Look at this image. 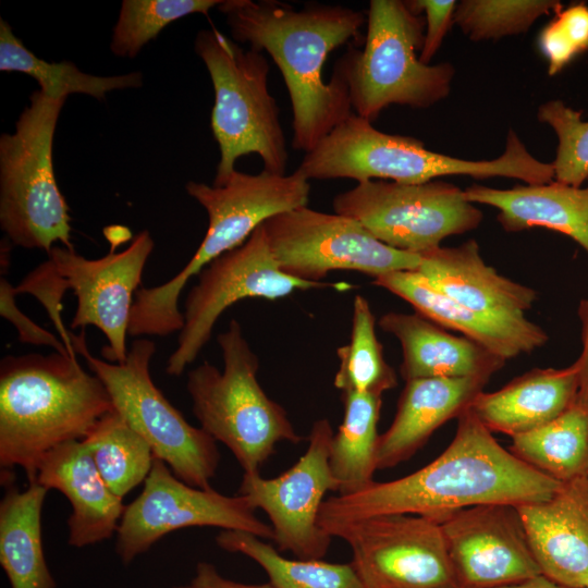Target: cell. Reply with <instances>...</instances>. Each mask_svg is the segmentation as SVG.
Masks as SVG:
<instances>
[{
  "label": "cell",
  "mask_w": 588,
  "mask_h": 588,
  "mask_svg": "<svg viewBox=\"0 0 588 588\" xmlns=\"http://www.w3.org/2000/svg\"><path fill=\"white\" fill-rule=\"evenodd\" d=\"M561 485L504 449L467 407L457 417L454 439L437 458L405 477L328 498L319 526L326 532L334 525L390 514L439 523L452 512L480 504L542 502Z\"/></svg>",
  "instance_id": "1"
},
{
  "label": "cell",
  "mask_w": 588,
  "mask_h": 588,
  "mask_svg": "<svg viewBox=\"0 0 588 588\" xmlns=\"http://www.w3.org/2000/svg\"><path fill=\"white\" fill-rule=\"evenodd\" d=\"M232 39L266 51L282 73L292 106V147L305 154L354 112L348 83L336 61L329 83L324 62L334 49L358 39L367 12L308 2L297 10L278 0H222Z\"/></svg>",
  "instance_id": "2"
},
{
  "label": "cell",
  "mask_w": 588,
  "mask_h": 588,
  "mask_svg": "<svg viewBox=\"0 0 588 588\" xmlns=\"http://www.w3.org/2000/svg\"><path fill=\"white\" fill-rule=\"evenodd\" d=\"M114 411L103 382L76 356L52 352L8 355L0 363V465L36 479L42 457L84 439Z\"/></svg>",
  "instance_id": "3"
},
{
  "label": "cell",
  "mask_w": 588,
  "mask_h": 588,
  "mask_svg": "<svg viewBox=\"0 0 588 588\" xmlns=\"http://www.w3.org/2000/svg\"><path fill=\"white\" fill-rule=\"evenodd\" d=\"M185 191L206 210L207 232L181 271L160 285L135 293L131 336H168L181 331L184 316L179 297L187 282L215 258L242 245L268 219L307 206L310 184L298 169L291 174L235 170L221 185L189 181Z\"/></svg>",
  "instance_id": "4"
},
{
  "label": "cell",
  "mask_w": 588,
  "mask_h": 588,
  "mask_svg": "<svg viewBox=\"0 0 588 588\" xmlns=\"http://www.w3.org/2000/svg\"><path fill=\"white\" fill-rule=\"evenodd\" d=\"M297 169L309 181L350 179L357 183L382 180L420 184L446 175H468L479 180L517 179L537 185L554 179L552 162L535 158L513 130L500 157L474 161L429 150L415 137L381 132L355 113L306 152Z\"/></svg>",
  "instance_id": "5"
},
{
  "label": "cell",
  "mask_w": 588,
  "mask_h": 588,
  "mask_svg": "<svg viewBox=\"0 0 588 588\" xmlns=\"http://www.w3.org/2000/svg\"><path fill=\"white\" fill-rule=\"evenodd\" d=\"M223 370L204 362L187 372L186 389L193 413L216 441L234 455L245 474H260L275 445L303 440L283 406L261 388L259 359L237 320L217 336Z\"/></svg>",
  "instance_id": "6"
},
{
  "label": "cell",
  "mask_w": 588,
  "mask_h": 588,
  "mask_svg": "<svg viewBox=\"0 0 588 588\" xmlns=\"http://www.w3.org/2000/svg\"><path fill=\"white\" fill-rule=\"evenodd\" d=\"M425 19L402 0H371L363 50L339 58L353 112L372 122L391 105L427 109L448 97L455 74L449 62L419 60Z\"/></svg>",
  "instance_id": "7"
},
{
  "label": "cell",
  "mask_w": 588,
  "mask_h": 588,
  "mask_svg": "<svg viewBox=\"0 0 588 588\" xmlns=\"http://www.w3.org/2000/svg\"><path fill=\"white\" fill-rule=\"evenodd\" d=\"M215 91L211 130L220 149L213 185L223 184L240 157L256 154L264 170L285 174L289 152L280 108L268 88L270 66L262 51L244 49L217 28L194 41Z\"/></svg>",
  "instance_id": "8"
},
{
  "label": "cell",
  "mask_w": 588,
  "mask_h": 588,
  "mask_svg": "<svg viewBox=\"0 0 588 588\" xmlns=\"http://www.w3.org/2000/svg\"><path fill=\"white\" fill-rule=\"evenodd\" d=\"M64 102L35 90L14 132L0 136V226L12 244L26 249L49 253L57 242L74 248L69 206L52 163Z\"/></svg>",
  "instance_id": "9"
},
{
  "label": "cell",
  "mask_w": 588,
  "mask_h": 588,
  "mask_svg": "<svg viewBox=\"0 0 588 588\" xmlns=\"http://www.w3.org/2000/svg\"><path fill=\"white\" fill-rule=\"evenodd\" d=\"M76 354L106 385L114 411L150 445L185 483L210 489L220 462L217 441L192 426L154 383L149 366L155 343L137 338L123 363H109L90 354L85 329L71 334Z\"/></svg>",
  "instance_id": "10"
},
{
  "label": "cell",
  "mask_w": 588,
  "mask_h": 588,
  "mask_svg": "<svg viewBox=\"0 0 588 588\" xmlns=\"http://www.w3.org/2000/svg\"><path fill=\"white\" fill-rule=\"evenodd\" d=\"M332 205L335 213L356 220L382 243L413 254L440 247L448 236L471 231L482 220L464 189L441 180L365 181L335 195Z\"/></svg>",
  "instance_id": "11"
},
{
  "label": "cell",
  "mask_w": 588,
  "mask_h": 588,
  "mask_svg": "<svg viewBox=\"0 0 588 588\" xmlns=\"http://www.w3.org/2000/svg\"><path fill=\"white\" fill-rule=\"evenodd\" d=\"M280 269L299 280L321 283L334 270L378 278L394 271H416L420 255L395 249L356 220L307 206L277 215L262 223Z\"/></svg>",
  "instance_id": "12"
},
{
  "label": "cell",
  "mask_w": 588,
  "mask_h": 588,
  "mask_svg": "<svg viewBox=\"0 0 588 588\" xmlns=\"http://www.w3.org/2000/svg\"><path fill=\"white\" fill-rule=\"evenodd\" d=\"M184 302V326L166 371L181 376L211 338L219 317L244 298L275 301L295 291L332 283L299 280L284 273L267 242L262 224L240 246L218 256L198 274Z\"/></svg>",
  "instance_id": "13"
},
{
  "label": "cell",
  "mask_w": 588,
  "mask_h": 588,
  "mask_svg": "<svg viewBox=\"0 0 588 588\" xmlns=\"http://www.w3.org/2000/svg\"><path fill=\"white\" fill-rule=\"evenodd\" d=\"M255 511L244 495H225L212 488L185 483L154 455L142 492L123 512L115 534V552L128 565L166 535L187 527L242 530L273 540L271 525L261 522Z\"/></svg>",
  "instance_id": "14"
},
{
  "label": "cell",
  "mask_w": 588,
  "mask_h": 588,
  "mask_svg": "<svg viewBox=\"0 0 588 588\" xmlns=\"http://www.w3.org/2000/svg\"><path fill=\"white\" fill-rule=\"evenodd\" d=\"M363 588H456L440 525L409 514H390L334 525Z\"/></svg>",
  "instance_id": "15"
},
{
  "label": "cell",
  "mask_w": 588,
  "mask_h": 588,
  "mask_svg": "<svg viewBox=\"0 0 588 588\" xmlns=\"http://www.w3.org/2000/svg\"><path fill=\"white\" fill-rule=\"evenodd\" d=\"M333 434L327 418L316 420L305 453L292 467L273 478L244 473L238 488V494L267 514L277 550L297 559L321 560L331 544L319 513L326 493L339 490L330 467Z\"/></svg>",
  "instance_id": "16"
},
{
  "label": "cell",
  "mask_w": 588,
  "mask_h": 588,
  "mask_svg": "<svg viewBox=\"0 0 588 588\" xmlns=\"http://www.w3.org/2000/svg\"><path fill=\"white\" fill-rule=\"evenodd\" d=\"M154 247L149 231L143 230L126 249L115 253L112 248L97 259H88L63 245L47 253L65 289L77 299L70 328L99 329L108 341L101 355L109 363H123L127 356L131 310Z\"/></svg>",
  "instance_id": "17"
},
{
  "label": "cell",
  "mask_w": 588,
  "mask_h": 588,
  "mask_svg": "<svg viewBox=\"0 0 588 588\" xmlns=\"http://www.w3.org/2000/svg\"><path fill=\"white\" fill-rule=\"evenodd\" d=\"M438 524L456 588H500L542 575L516 505L480 504Z\"/></svg>",
  "instance_id": "18"
},
{
  "label": "cell",
  "mask_w": 588,
  "mask_h": 588,
  "mask_svg": "<svg viewBox=\"0 0 588 588\" xmlns=\"http://www.w3.org/2000/svg\"><path fill=\"white\" fill-rule=\"evenodd\" d=\"M541 574L566 588L588 584V475L546 501L518 506Z\"/></svg>",
  "instance_id": "19"
},
{
  "label": "cell",
  "mask_w": 588,
  "mask_h": 588,
  "mask_svg": "<svg viewBox=\"0 0 588 588\" xmlns=\"http://www.w3.org/2000/svg\"><path fill=\"white\" fill-rule=\"evenodd\" d=\"M372 284L403 298L432 322L461 332L505 360L529 354L549 340L547 332L525 316L474 310L437 291L415 271L390 272L375 278Z\"/></svg>",
  "instance_id": "20"
},
{
  "label": "cell",
  "mask_w": 588,
  "mask_h": 588,
  "mask_svg": "<svg viewBox=\"0 0 588 588\" xmlns=\"http://www.w3.org/2000/svg\"><path fill=\"white\" fill-rule=\"evenodd\" d=\"M35 481L69 500L68 543L85 548L117 534L125 506L101 478L83 440L65 442L40 461Z\"/></svg>",
  "instance_id": "21"
},
{
  "label": "cell",
  "mask_w": 588,
  "mask_h": 588,
  "mask_svg": "<svg viewBox=\"0 0 588 588\" xmlns=\"http://www.w3.org/2000/svg\"><path fill=\"white\" fill-rule=\"evenodd\" d=\"M417 272L430 286L474 310L520 317L532 308L537 292L488 266L479 245L469 240L455 247L420 253Z\"/></svg>",
  "instance_id": "22"
},
{
  "label": "cell",
  "mask_w": 588,
  "mask_h": 588,
  "mask_svg": "<svg viewBox=\"0 0 588 588\" xmlns=\"http://www.w3.org/2000/svg\"><path fill=\"white\" fill-rule=\"evenodd\" d=\"M488 381L477 377L406 381L392 424L379 434L377 469L409 460L439 427L457 418Z\"/></svg>",
  "instance_id": "23"
},
{
  "label": "cell",
  "mask_w": 588,
  "mask_h": 588,
  "mask_svg": "<svg viewBox=\"0 0 588 588\" xmlns=\"http://www.w3.org/2000/svg\"><path fill=\"white\" fill-rule=\"evenodd\" d=\"M378 323L401 343L400 371L405 381L467 377L489 380L506 363L477 342L446 332L419 313L389 311Z\"/></svg>",
  "instance_id": "24"
},
{
  "label": "cell",
  "mask_w": 588,
  "mask_h": 588,
  "mask_svg": "<svg viewBox=\"0 0 588 588\" xmlns=\"http://www.w3.org/2000/svg\"><path fill=\"white\" fill-rule=\"evenodd\" d=\"M579 373L566 368H535L494 392L478 393L468 406L491 432L515 437L555 419L577 401Z\"/></svg>",
  "instance_id": "25"
},
{
  "label": "cell",
  "mask_w": 588,
  "mask_h": 588,
  "mask_svg": "<svg viewBox=\"0 0 588 588\" xmlns=\"http://www.w3.org/2000/svg\"><path fill=\"white\" fill-rule=\"evenodd\" d=\"M464 192L468 201L497 208V220L506 232L547 228L569 236L588 254V185L554 181L510 189L471 185Z\"/></svg>",
  "instance_id": "26"
},
{
  "label": "cell",
  "mask_w": 588,
  "mask_h": 588,
  "mask_svg": "<svg viewBox=\"0 0 588 588\" xmlns=\"http://www.w3.org/2000/svg\"><path fill=\"white\" fill-rule=\"evenodd\" d=\"M47 491L36 481L23 491L10 485L0 502V564L11 588H57L42 549Z\"/></svg>",
  "instance_id": "27"
},
{
  "label": "cell",
  "mask_w": 588,
  "mask_h": 588,
  "mask_svg": "<svg viewBox=\"0 0 588 588\" xmlns=\"http://www.w3.org/2000/svg\"><path fill=\"white\" fill-rule=\"evenodd\" d=\"M342 402L343 420L331 441L330 467L339 485L338 494L345 495L375 481L382 396L342 392Z\"/></svg>",
  "instance_id": "28"
},
{
  "label": "cell",
  "mask_w": 588,
  "mask_h": 588,
  "mask_svg": "<svg viewBox=\"0 0 588 588\" xmlns=\"http://www.w3.org/2000/svg\"><path fill=\"white\" fill-rule=\"evenodd\" d=\"M517 458L561 483L588 475V409L575 403L548 424L512 438Z\"/></svg>",
  "instance_id": "29"
},
{
  "label": "cell",
  "mask_w": 588,
  "mask_h": 588,
  "mask_svg": "<svg viewBox=\"0 0 588 588\" xmlns=\"http://www.w3.org/2000/svg\"><path fill=\"white\" fill-rule=\"evenodd\" d=\"M0 71L32 76L44 95L57 100H65L71 94H84L103 101L112 90L137 88L144 84L140 72L96 76L79 71L72 62L42 60L24 46L3 19H0Z\"/></svg>",
  "instance_id": "30"
},
{
  "label": "cell",
  "mask_w": 588,
  "mask_h": 588,
  "mask_svg": "<svg viewBox=\"0 0 588 588\" xmlns=\"http://www.w3.org/2000/svg\"><path fill=\"white\" fill-rule=\"evenodd\" d=\"M216 542L258 563L274 588H363L351 563L286 559L261 538L242 530H221Z\"/></svg>",
  "instance_id": "31"
},
{
  "label": "cell",
  "mask_w": 588,
  "mask_h": 588,
  "mask_svg": "<svg viewBox=\"0 0 588 588\" xmlns=\"http://www.w3.org/2000/svg\"><path fill=\"white\" fill-rule=\"evenodd\" d=\"M82 440L103 481L122 499L150 473V445L115 411L100 418Z\"/></svg>",
  "instance_id": "32"
},
{
  "label": "cell",
  "mask_w": 588,
  "mask_h": 588,
  "mask_svg": "<svg viewBox=\"0 0 588 588\" xmlns=\"http://www.w3.org/2000/svg\"><path fill=\"white\" fill-rule=\"evenodd\" d=\"M336 354L340 364L333 383L341 392L382 396L396 387V373L387 363L377 338L375 315L362 295L354 297L350 342L340 346Z\"/></svg>",
  "instance_id": "33"
},
{
  "label": "cell",
  "mask_w": 588,
  "mask_h": 588,
  "mask_svg": "<svg viewBox=\"0 0 588 588\" xmlns=\"http://www.w3.org/2000/svg\"><path fill=\"white\" fill-rule=\"evenodd\" d=\"M222 0H124L110 41L119 58H135L142 48L172 22L186 15L207 14Z\"/></svg>",
  "instance_id": "34"
},
{
  "label": "cell",
  "mask_w": 588,
  "mask_h": 588,
  "mask_svg": "<svg viewBox=\"0 0 588 588\" xmlns=\"http://www.w3.org/2000/svg\"><path fill=\"white\" fill-rule=\"evenodd\" d=\"M562 9L559 0H463L454 23L470 40H497L526 33L540 16Z\"/></svg>",
  "instance_id": "35"
},
{
  "label": "cell",
  "mask_w": 588,
  "mask_h": 588,
  "mask_svg": "<svg viewBox=\"0 0 588 588\" xmlns=\"http://www.w3.org/2000/svg\"><path fill=\"white\" fill-rule=\"evenodd\" d=\"M581 113L562 100H549L537 111L538 121L551 126L558 137L554 179L574 187L588 181V121L581 120Z\"/></svg>",
  "instance_id": "36"
},
{
  "label": "cell",
  "mask_w": 588,
  "mask_h": 588,
  "mask_svg": "<svg viewBox=\"0 0 588 588\" xmlns=\"http://www.w3.org/2000/svg\"><path fill=\"white\" fill-rule=\"evenodd\" d=\"M66 291L61 275L49 259L36 267L15 286L16 294H32L44 305L60 339L73 355H77L72 344V333L64 327L60 315L61 302Z\"/></svg>",
  "instance_id": "37"
},
{
  "label": "cell",
  "mask_w": 588,
  "mask_h": 588,
  "mask_svg": "<svg viewBox=\"0 0 588 588\" xmlns=\"http://www.w3.org/2000/svg\"><path fill=\"white\" fill-rule=\"evenodd\" d=\"M4 275L1 274L0 278V314L16 328L19 340L36 346H49L64 355L76 356L69 351L59 335L36 324L19 309L15 304V287Z\"/></svg>",
  "instance_id": "38"
},
{
  "label": "cell",
  "mask_w": 588,
  "mask_h": 588,
  "mask_svg": "<svg viewBox=\"0 0 588 588\" xmlns=\"http://www.w3.org/2000/svg\"><path fill=\"white\" fill-rule=\"evenodd\" d=\"M408 5L418 14L425 13L424 46L419 60L429 64L454 23L455 0H412Z\"/></svg>",
  "instance_id": "39"
},
{
  "label": "cell",
  "mask_w": 588,
  "mask_h": 588,
  "mask_svg": "<svg viewBox=\"0 0 588 588\" xmlns=\"http://www.w3.org/2000/svg\"><path fill=\"white\" fill-rule=\"evenodd\" d=\"M538 47L548 62L550 76L561 72L578 54L554 19L540 32Z\"/></svg>",
  "instance_id": "40"
},
{
  "label": "cell",
  "mask_w": 588,
  "mask_h": 588,
  "mask_svg": "<svg viewBox=\"0 0 588 588\" xmlns=\"http://www.w3.org/2000/svg\"><path fill=\"white\" fill-rule=\"evenodd\" d=\"M564 35L578 54L588 50V5L575 3L562 9L554 16Z\"/></svg>",
  "instance_id": "41"
},
{
  "label": "cell",
  "mask_w": 588,
  "mask_h": 588,
  "mask_svg": "<svg viewBox=\"0 0 588 588\" xmlns=\"http://www.w3.org/2000/svg\"><path fill=\"white\" fill-rule=\"evenodd\" d=\"M578 317L581 324V352L574 362L579 373V389L576 403L588 409V299H583L579 303Z\"/></svg>",
  "instance_id": "42"
},
{
  "label": "cell",
  "mask_w": 588,
  "mask_h": 588,
  "mask_svg": "<svg viewBox=\"0 0 588 588\" xmlns=\"http://www.w3.org/2000/svg\"><path fill=\"white\" fill-rule=\"evenodd\" d=\"M192 588H274L270 583L243 584L228 579L219 574L213 564L200 562L192 579Z\"/></svg>",
  "instance_id": "43"
},
{
  "label": "cell",
  "mask_w": 588,
  "mask_h": 588,
  "mask_svg": "<svg viewBox=\"0 0 588 588\" xmlns=\"http://www.w3.org/2000/svg\"><path fill=\"white\" fill-rule=\"evenodd\" d=\"M500 588H566V587H563L550 580L543 575H538L536 577L526 579L524 581L505 586V587H500Z\"/></svg>",
  "instance_id": "44"
},
{
  "label": "cell",
  "mask_w": 588,
  "mask_h": 588,
  "mask_svg": "<svg viewBox=\"0 0 588 588\" xmlns=\"http://www.w3.org/2000/svg\"><path fill=\"white\" fill-rule=\"evenodd\" d=\"M176 588H192V586L187 585V586H181V587H176Z\"/></svg>",
  "instance_id": "45"
},
{
  "label": "cell",
  "mask_w": 588,
  "mask_h": 588,
  "mask_svg": "<svg viewBox=\"0 0 588 588\" xmlns=\"http://www.w3.org/2000/svg\"><path fill=\"white\" fill-rule=\"evenodd\" d=\"M585 588H588V584H587V586Z\"/></svg>",
  "instance_id": "46"
}]
</instances>
